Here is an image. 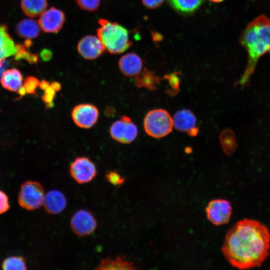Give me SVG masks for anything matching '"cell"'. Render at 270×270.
<instances>
[{
    "instance_id": "cell-1",
    "label": "cell",
    "mask_w": 270,
    "mask_h": 270,
    "mask_svg": "<svg viewBox=\"0 0 270 270\" xmlns=\"http://www.w3.org/2000/svg\"><path fill=\"white\" fill-rule=\"evenodd\" d=\"M270 232L260 222L244 218L227 232L222 250L234 268L246 270L260 267L269 255Z\"/></svg>"
},
{
    "instance_id": "cell-2",
    "label": "cell",
    "mask_w": 270,
    "mask_h": 270,
    "mask_svg": "<svg viewBox=\"0 0 270 270\" xmlns=\"http://www.w3.org/2000/svg\"><path fill=\"white\" fill-rule=\"evenodd\" d=\"M239 43L248 54L245 70L237 82L243 87L248 82L260 58L266 52L270 54V18L261 14L249 22L240 37Z\"/></svg>"
},
{
    "instance_id": "cell-3",
    "label": "cell",
    "mask_w": 270,
    "mask_h": 270,
    "mask_svg": "<svg viewBox=\"0 0 270 270\" xmlns=\"http://www.w3.org/2000/svg\"><path fill=\"white\" fill-rule=\"evenodd\" d=\"M98 23L97 36L110 54H122L132 46L128 32L124 26L104 18L99 19Z\"/></svg>"
},
{
    "instance_id": "cell-4",
    "label": "cell",
    "mask_w": 270,
    "mask_h": 270,
    "mask_svg": "<svg viewBox=\"0 0 270 270\" xmlns=\"http://www.w3.org/2000/svg\"><path fill=\"white\" fill-rule=\"evenodd\" d=\"M174 126L173 119L166 110L156 109L150 111L144 120L146 134L154 138H160L168 134Z\"/></svg>"
},
{
    "instance_id": "cell-5",
    "label": "cell",
    "mask_w": 270,
    "mask_h": 270,
    "mask_svg": "<svg viewBox=\"0 0 270 270\" xmlns=\"http://www.w3.org/2000/svg\"><path fill=\"white\" fill-rule=\"evenodd\" d=\"M45 194L44 188L40 182L27 180L20 186L18 203L27 210H34L42 206Z\"/></svg>"
},
{
    "instance_id": "cell-6",
    "label": "cell",
    "mask_w": 270,
    "mask_h": 270,
    "mask_svg": "<svg viewBox=\"0 0 270 270\" xmlns=\"http://www.w3.org/2000/svg\"><path fill=\"white\" fill-rule=\"evenodd\" d=\"M69 172L78 184L91 182L96 176L97 169L94 163L86 156H78L71 163Z\"/></svg>"
},
{
    "instance_id": "cell-7",
    "label": "cell",
    "mask_w": 270,
    "mask_h": 270,
    "mask_svg": "<svg viewBox=\"0 0 270 270\" xmlns=\"http://www.w3.org/2000/svg\"><path fill=\"white\" fill-rule=\"evenodd\" d=\"M98 226L97 220L92 213L87 210H79L72 216L70 227L72 230L78 236H86L92 234Z\"/></svg>"
},
{
    "instance_id": "cell-8",
    "label": "cell",
    "mask_w": 270,
    "mask_h": 270,
    "mask_svg": "<svg viewBox=\"0 0 270 270\" xmlns=\"http://www.w3.org/2000/svg\"><path fill=\"white\" fill-rule=\"evenodd\" d=\"M110 134L115 140L122 144H130L137 137L138 134L136 126L130 118L124 116L115 121L110 126Z\"/></svg>"
},
{
    "instance_id": "cell-9",
    "label": "cell",
    "mask_w": 270,
    "mask_h": 270,
    "mask_svg": "<svg viewBox=\"0 0 270 270\" xmlns=\"http://www.w3.org/2000/svg\"><path fill=\"white\" fill-rule=\"evenodd\" d=\"M208 219L216 226L228 223L230 218L232 208L229 201L215 199L210 201L206 210Z\"/></svg>"
},
{
    "instance_id": "cell-10",
    "label": "cell",
    "mask_w": 270,
    "mask_h": 270,
    "mask_svg": "<svg viewBox=\"0 0 270 270\" xmlns=\"http://www.w3.org/2000/svg\"><path fill=\"white\" fill-rule=\"evenodd\" d=\"M98 108L90 104H81L74 106L72 118L75 124L83 128H90L97 122L99 117Z\"/></svg>"
},
{
    "instance_id": "cell-11",
    "label": "cell",
    "mask_w": 270,
    "mask_h": 270,
    "mask_svg": "<svg viewBox=\"0 0 270 270\" xmlns=\"http://www.w3.org/2000/svg\"><path fill=\"white\" fill-rule=\"evenodd\" d=\"M65 22L64 13L61 10L52 6L46 10L40 16L38 23L44 32L56 34L62 30Z\"/></svg>"
},
{
    "instance_id": "cell-12",
    "label": "cell",
    "mask_w": 270,
    "mask_h": 270,
    "mask_svg": "<svg viewBox=\"0 0 270 270\" xmlns=\"http://www.w3.org/2000/svg\"><path fill=\"white\" fill-rule=\"evenodd\" d=\"M77 50L82 58L88 60L98 58L106 50L98 38L93 35L82 38L78 42Z\"/></svg>"
},
{
    "instance_id": "cell-13",
    "label": "cell",
    "mask_w": 270,
    "mask_h": 270,
    "mask_svg": "<svg viewBox=\"0 0 270 270\" xmlns=\"http://www.w3.org/2000/svg\"><path fill=\"white\" fill-rule=\"evenodd\" d=\"M66 206V198L60 191L52 190L46 193L42 206L47 214H59L65 210Z\"/></svg>"
},
{
    "instance_id": "cell-14",
    "label": "cell",
    "mask_w": 270,
    "mask_h": 270,
    "mask_svg": "<svg viewBox=\"0 0 270 270\" xmlns=\"http://www.w3.org/2000/svg\"><path fill=\"white\" fill-rule=\"evenodd\" d=\"M24 46L15 43L8 34L6 26H0V61L11 56L16 58Z\"/></svg>"
},
{
    "instance_id": "cell-15",
    "label": "cell",
    "mask_w": 270,
    "mask_h": 270,
    "mask_svg": "<svg viewBox=\"0 0 270 270\" xmlns=\"http://www.w3.org/2000/svg\"><path fill=\"white\" fill-rule=\"evenodd\" d=\"M118 68L121 72L126 76L132 77L140 74L142 68L140 57L133 52L123 55L118 62Z\"/></svg>"
},
{
    "instance_id": "cell-16",
    "label": "cell",
    "mask_w": 270,
    "mask_h": 270,
    "mask_svg": "<svg viewBox=\"0 0 270 270\" xmlns=\"http://www.w3.org/2000/svg\"><path fill=\"white\" fill-rule=\"evenodd\" d=\"M134 263L125 256L118 255L115 257H107L102 259L96 270H134L136 269Z\"/></svg>"
},
{
    "instance_id": "cell-17",
    "label": "cell",
    "mask_w": 270,
    "mask_h": 270,
    "mask_svg": "<svg viewBox=\"0 0 270 270\" xmlns=\"http://www.w3.org/2000/svg\"><path fill=\"white\" fill-rule=\"evenodd\" d=\"M173 122L174 126L177 130L188 132L196 126V120L191 111L182 110L175 114Z\"/></svg>"
},
{
    "instance_id": "cell-18",
    "label": "cell",
    "mask_w": 270,
    "mask_h": 270,
    "mask_svg": "<svg viewBox=\"0 0 270 270\" xmlns=\"http://www.w3.org/2000/svg\"><path fill=\"white\" fill-rule=\"evenodd\" d=\"M0 82L5 88L18 92L22 86V76L18 69H9L2 72Z\"/></svg>"
},
{
    "instance_id": "cell-19",
    "label": "cell",
    "mask_w": 270,
    "mask_h": 270,
    "mask_svg": "<svg viewBox=\"0 0 270 270\" xmlns=\"http://www.w3.org/2000/svg\"><path fill=\"white\" fill-rule=\"evenodd\" d=\"M40 28L36 20L32 18H26L18 23L16 31L18 34L26 40L34 39L39 36Z\"/></svg>"
},
{
    "instance_id": "cell-20",
    "label": "cell",
    "mask_w": 270,
    "mask_h": 270,
    "mask_svg": "<svg viewBox=\"0 0 270 270\" xmlns=\"http://www.w3.org/2000/svg\"><path fill=\"white\" fill-rule=\"evenodd\" d=\"M48 6L47 0H21L20 6L23 12L30 18L40 16Z\"/></svg>"
},
{
    "instance_id": "cell-21",
    "label": "cell",
    "mask_w": 270,
    "mask_h": 270,
    "mask_svg": "<svg viewBox=\"0 0 270 270\" xmlns=\"http://www.w3.org/2000/svg\"><path fill=\"white\" fill-rule=\"evenodd\" d=\"M135 84L139 87H145L151 90L157 88L160 78L154 74L146 68L136 76Z\"/></svg>"
},
{
    "instance_id": "cell-22",
    "label": "cell",
    "mask_w": 270,
    "mask_h": 270,
    "mask_svg": "<svg viewBox=\"0 0 270 270\" xmlns=\"http://www.w3.org/2000/svg\"><path fill=\"white\" fill-rule=\"evenodd\" d=\"M220 141L222 150L228 156L232 154L237 148L236 135L230 129L226 128L222 132Z\"/></svg>"
},
{
    "instance_id": "cell-23",
    "label": "cell",
    "mask_w": 270,
    "mask_h": 270,
    "mask_svg": "<svg viewBox=\"0 0 270 270\" xmlns=\"http://www.w3.org/2000/svg\"><path fill=\"white\" fill-rule=\"evenodd\" d=\"M170 6L182 13H192L196 10L204 0H168Z\"/></svg>"
},
{
    "instance_id": "cell-24",
    "label": "cell",
    "mask_w": 270,
    "mask_h": 270,
    "mask_svg": "<svg viewBox=\"0 0 270 270\" xmlns=\"http://www.w3.org/2000/svg\"><path fill=\"white\" fill-rule=\"evenodd\" d=\"M2 268L6 270H27V264L22 256H14L3 260Z\"/></svg>"
},
{
    "instance_id": "cell-25",
    "label": "cell",
    "mask_w": 270,
    "mask_h": 270,
    "mask_svg": "<svg viewBox=\"0 0 270 270\" xmlns=\"http://www.w3.org/2000/svg\"><path fill=\"white\" fill-rule=\"evenodd\" d=\"M102 0H76L78 7L88 12H96L100 6Z\"/></svg>"
},
{
    "instance_id": "cell-26",
    "label": "cell",
    "mask_w": 270,
    "mask_h": 270,
    "mask_svg": "<svg viewBox=\"0 0 270 270\" xmlns=\"http://www.w3.org/2000/svg\"><path fill=\"white\" fill-rule=\"evenodd\" d=\"M40 82L37 78L33 76H28L25 79L22 87L26 94H34Z\"/></svg>"
},
{
    "instance_id": "cell-27",
    "label": "cell",
    "mask_w": 270,
    "mask_h": 270,
    "mask_svg": "<svg viewBox=\"0 0 270 270\" xmlns=\"http://www.w3.org/2000/svg\"><path fill=\"white\" fill-rule=\"evenodd\" d=\"M106 180L114 186H120L125 182V178L116 171H110L106 175Z\"/></svg>"
},
{
    "instance_id": "cell-28",
    "label": "cell",
    "mask_w": 270,
    "mask_h": 270,
    "mask_svg": "<svg viewBox=\"0 0 270 270\" xmlns=\"http://www.w3.org/2000/svg\"><path fill=\"white\" fill-rule=\"evenodd\" d=\"M10 208V205L7 194L0 190V214L6 212Z\"/></svg>"
},
{
    "instance_id": "cell-29",
    "label": "cell",
    "mask_w": 270,
    "mask_h": 270,
    "mask_svg": "<svg viewBox=\"0 0 270 270\" xmlns=\"http://www.w3.org/2000/svg\"><path fill=\"white\" fill-rule=\"evenodd\" d=\"M178 72L166 75L164 78L168 80L172 88L174 91L178 92V89L179 78Z\"/></svg>"
},
{
    "instance_id": "cell-30",
    "label": "cell",
    "mask_w": 270,
    "mask_h": 270,
    "mask_svg": "<svg viewBox=\"0 0 270 270\" xmlns=\"http://www.w3.org/2000/svg\"><path fill=\"white\" fill-rule=\"evenodd\" d=\"M44 91V93L42 96V100L46 103V104L52 102L56 92L52 89L50 86Z\"/></svg>"
},
{
    "instance_id": "cell-31",
    "label": "cell",
    "mask_w": 270,
    "mask_h": 270,
    "mask_svg": "<svg viewBox=\"0 0 270 270\" xmlns=\"http://www.w3.org/2000/svg\"><path fill=\"white\" fill-rule=\"evenodd\" d=\"M164 0H142L144 6L149 9H155L160 6Z\"/></svg>"
},
{
    "instance_id": "cell-32",
    "label": "cell",
    "mask_w": 270,
    "mask_h": 270,
    "mask_svg": "<svg viewBox=\"0 0 270 270\" xmlns=\"http://www.w3.org/2000/svg\"><path fill=\"white\" fill-rule=\"evenodd\" d=\"M40 58L44 62H48L52 58V52L47 48L42 50L40 52Z\"/></svg>"
},
{
    "instance_id": "cell-33",
    "label": "cell",
    "mask_w": 270,
    "mask_h": 270,
    "mask_svg": "<svg viewBox=\"0 0 270 270\" xmlns=\"http://www.w3.org/2000/svg\"><path fill=\"white\" fill-rule=\"evenodd\" d=\"M50 86V84L48 82L46 81L45 80H42L40 82L39 86L42 90H46Z\"/></svg>"
},
{
    "instance_id": "cell-34",
    "label": "cell",
    "mask_w": 270,
    "mask_h": 270,
    "mask_svg": "<svg viewBox=\"0 0 270 270\" xmlns=\"http://www.w3.org/2000/svg\"><path fill=\"white\" fill-rule=\"evenodd\" d=\"M50 86L56 92L60 91L61 90L62 86L60 83L57 82H54L50 84Z\"/></svg>"
},
{
    "instance_id": "cell-35",
    "label": "cell",
    "mask_w": 270,
    "mask_h": 270,
    "mask_svg": "<svg viewBox=\"0 0 270 270\" xmlns=\"http://www.w3.org/2000/svg\"><path fill=\"white\" fill-rule=\"evenodd\" d=\"M115 110L112 107H108L105 110V114L108 116H112L114 115Z\"/></svg>"
},
{
    "instance_id": "cell-36",
    "label": "cell",
    "mask_w": 270,
    "mask_h": 270,
    "mask_svg": "<svg viewBox=\"0 0 270 270\" xmlns=\"http://www.w3.org/2000/svg\"><path fill=\"white\" fill-rule=\"evenodd\" d=\"M198 132V128L196 126L190 130L187 133L190 136H196Z\"/></svg>"
},
{
    "instance_id": "cell-37",
    "label": "cell",
    "mask_w": 270,
    "mask_h": 270,
    "mask_svg": "<svg viewBox=\"0 0 270 270\" xmlns=\"http://www.w3.org/2000/svg\"><path fill=\"white\" fill-rule=\"evenodd\" d=\"M5 60L0 61V76L2 74V70L4 68Z\"/></svg>"
},
{
    "instance_id": "cell-38",
    "label": "cell",
    "mask_w": 270,
    "mask_h": 270,
    "mask_svg": "<svg viewBox=\"0 0 270 270\" xmlns=\"http://www.w3.org/2000/svg\"><path fill=\"white\" fill-rule=\"evenodd\" d=\"M209 0L213 2L218 3V2H223L224 0Z\"/></svg>"
},
{
    "instance_id": "cell-39",
    "label": "cell",
    "mask_w": 270,
    "mask_h": 270,
    "mask_svg": "<svg viewBox=\"0 0 270 270\" xmlns=\"http://www.w3.org/2000/svg\"></svg>"
}]
</instances>
